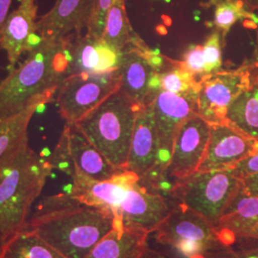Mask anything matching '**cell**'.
Segmentation results:
<instances>
[{"label":"cell","mask_w":258,"mask_h":258,"mask_svg":"<svg viewBox=\"0 0 258 258\" xmlns=\"http://www.w3.org/2000/svg\"><path fill=\"white\" fill-rule=\"evenodd\" d=\"M249 64L230 71L205 74L197 81V112L210 122L225 120L229 106L249 89Z\"/></svg>","instance_id":"obj_9"},{"label":"cell","mask_w":258,"mask_h":258,"mask_svg":"<svg viewBox=\"0 0 258 258\" xmlns=\"http://www.w3.org/2000/svg\"><path fill=\"white\" fill-rule=\"evenodd\" d=\"M13 0H0V37L3 30L4 23L10 14V8Z\"/></svg>","instance_id":"obj_35"},{"label":"cell","mask_w":258,"mask_h":258,"mask_svg":"<svg viewBox=\"0 0 258 258\" xmlns=\"http://www.w3.org/2000/svg\"><path fill=\"white\" fill-rule=\"evenodd\" d=\"M231 173L240 180L258 173V153H251L243 158L230 168Z\"/></svg>","instance_id":"obj_30"},{"label":"cell","mask_w":258,"mask_h":258,"mask_svg":"<svg viewBox=\"0 0 258 258\" xmlns=\"http://www.w3.org/2000/svg\"><path fill=\"white\" fill-rule=\"evenodd\" d=\"M255 245H258V222L231 247H247Z\"/></svg>","instance_id":"obj_32"},{"label":"cell","mask_w":258,"mask_h":258,"mask_svg":"<svg viewBox=\"0 0 258 258\" xmlns=\"http://www.w3.org/2000/svg\"><path fill=\"white\" fill-rule=\"evenodd\" d=\"M48 159L54 169L64 172L72 179L80 176L104 181L123 171L112 166L76 123H65Z\"/></svg>","instance_id":"obj_7"},{"label":"cell","mask_w":258,"mask_h":258,"mask_svg":"<svg viewBox=\"0 0 258 258\" xmlns=\"http://www.w3.org/2000/svg\"><path fill=\"white\" fill-rule=\"evenodd\" d=\"M102 39L118 53L134 45L143 51H148L145 43L134 33L129 22L124 0H113L105 17Z\"/></svg>","instance_id":"obj_23"},{"label":"cell","mask_w":258,"mask_h":258,"mask_svg":"<svg viewBox=\"0 0 258 258\" xmlns=\"http://www.w3.org/2000/svg\"><path fill=\"white\" fill-rule=\"evenodd\" d=\"M25 228L37 232L67 258H86L114 229V217L62 192L42 198Z\"/></svg>","instance_id":"obj_1"},{"label":"cell","mask_w":258,"mask_h":258,"mask_svg":"<svg viewBox=\"0 0 258 258\" xmlns=\"http://www.w3.org/2000/svg\"><path fill=\"white\" fill-rule=\"evenodd\" d=\"M242 186L230 169L196 172L176 181L169 189L171 198L201 215L214 228Z\"/></svg>","instance_id":"obj_5"},{"label":"cell","mask_w":258,"mask_h":258,"mask_svg":"<svg viewBox=\"0 0 258 258\" xmlns=\"http://www.w3.org/2000/svg\"><path fill=\"white\" fill-rule=\"evenodd\" d=\"M37 0H20L19 7L10 13L0 37V49L6 53L12 70L21 55L33 51L40 42L37 33Z\"/></svg>","instance_id":"obj_16"},{"label":"cell","mask_w":258,"mask_h":258,"mask_svg":"<svg viewBox=\"0 0 258 258\" xmlns=\"http://www.w3.org/2000/svg\"><path fill=\"white\" fill-rule=\"evenodd\" d=\"M112 1L113 0H94L92 16L86 35L97 39H102L105 17L110 8Z\"/></svg>","instance_id":"obj_28"},{"label":"cell","mask_w":258,"mask_h":258,"mask_svg":"<svg viewBox=\"0 0 258 258\" xmlns=\"http://www.w3.org/2000/svg\"><path fill=\"white\" fill-rule=\"evenodd\" d=\"M155 188L143 185L141 179L132 184L120 206V221L115 229L126 227L154 232L172 208Z\"/></svg>","instance_id":"obj_14"},{"label":"cell","mask_w":258,"mask_h":258,"mask_svg":"<svg viewBox=\"0 0 258 258\" xmlns=\"http://www.w3.org/2000/svg\"><path fill=\"white\" fill-rule=\"evenodd\" d=\"M53 100L50 97L40 98L18 114L0 118V169L27 148L28 127L34 114Z\"/></svg>","instance_id":"obj_20"},{"label":"cell","mask_w":258,"mask_h":258,"mask_svg":"<svg viewBox=\"0 0 258 258\" xmlns=\"http://www.w3.org/2000/svg\"><path fill=\"white\" fill-rule=\"evenodd\" d=\"M217 258H258V245L227 247L217 253Z\"/></svg>","instance_id":"obj_31"},{"label":"cell","mask_w":258,"mask_h":258,"mask_svg":"<svg viewBox=\"0 0 258 258\" xmlns=\"http://www.w3.org/2000/svg\"><path fill=\"white\" fill-rule=\"evenodd\" d=\"M221 32L215 29L203 45L205 74L217 72L222 66Z\"/></svg>","instance_id":"obj_27"},{"label":"cell","mask_w":258,"mask_h":258,"mask_svg":"<svg viewBox=\"0 0 258 258\" xmlns=\"http://www.w3.org/2000/svg\"><path fill=\"white\" fill-rule=\"evenodd\" d=\"M140 180L127 170L120 171L108 180L95 181L85 177H75L69 194L80 202L96 208L114 217V228L120 221V206L130 186Z\"/></svg>","instance_id":"obj_13"},{"label":"cell","mask_w":258,"mask_h":258,"mask_svg":"<svg viewBox=\"0 0 258 258\" xmlns=\"http://www.w3.org/2000/svg\"><path fill=\"white\" fill-rule=\"evenodd\" d=\"M258 222V196L242 188L222 215L215 230L225 246L231 247Z\"/></svg>","instance_id":"obj_19"},{"label":"cell","mask_w":258,"mask_h":258,"mask_svg":"<svg viewBox=\"0 0 258 258\" xmlns=\"http://www.w3.org/2000/svg\"><path fill=\"white\" fill-rule=\"evenodd\" d=\"M225 120L253 140L258 139V99L250 88L229 106Z\"/></svg>","instance_id":"obj_25"},{"label":"cell","mask_w":258,"mask_h":258,"mask_svg":"<svg viewBox=\"0 0 258 258\" xmlns=\"http://www.w3.org/2000/svg\"><path fill=\"white\" fill-rule=\"evenodd\" d=\"M241 181L242 188L245 190V192L252 196H258V173L248 176Z\"/></svg>","instance_id":"obj_33"},{"label":"cell","mask_w":258,"mask_h":258,"mask_svg":"<svg viewBox=\"0 0 258 258\" xmlns=\"http://www.w3.org/2000/svg\"><path fill=\"white\" fill-rule=\"evenodd\" d=\"M140 258H173L170 256L168 253L164 252V251H160L157 249H152L150 247H148L147 250L145 251V253Z\"/></svg>","instance_id":"obj_36"},{"label":"cell","mask_w":258,"mask_h":258,"mask_svg":"<svg viewBox=\"0 0 258 258\" xmlns=\"http://www.w3.org/2000/svg\"><path fill=\"white\" fill-rule=\"evenodd\" d=\"M211 133V122L195 113L177 130L171 156L165 174L176 181L197 172L206 154Z\"/></svg>","instance_id":"obj_10"},{"label":"cell","mask_w":258,"mask_h":258,"mask_svg":"<svg viewBox=\"0 0 258 258\" xmlns=\"http://www.w3.org/2000/svg\"><path fill=\"white\" fill-rule=\"evenodd\" d=\"M94 8V0H55L54 6L37 20L41 38L60 40L87 32Z\"/></svg>","instance_id":"obj_17"},{"label":"cell","mask_w":258,"mask_h":258,"mask_svg":"<svg viewBox=\"0 0 258 258\" xmlns=\"http://www.w3.org/2000/svg\"><path fill=\"white\" fill-rule=\"evenodd\" d=\"M0 258H67L37 232L24 228L0 246Z\"/></svg>","instance_id":"obj_24"},{"label":"cell","mask_w":258,"mask_h":258,"mask_svg":"<svg viewBox=\"0 0 258 258\" xmlns=\"http://www.w3.org/2000/svg\"><path fill=\"white\" fill-rule=\"evenodd\" d=\"M53 166L28 146L0 169V246L23 230Z\"/></svg>","instance_id":"obj_3"},{"label":"cell","mask_w":258,"mask_h":258,"mask_svg":"<svg viewBox=\"0 0 258 258\" xmlns=\"http://www.w3.org/2000/svg\"><path fill=\"white\" fill-rule=\"evenodd\" d=\"M247 9L250 12H255L258 10V0H241Z\"/></svg>","instance_id":"obj_37"},{"label":"cell","mask_w":258,"mask_h":258,"mask_svg":"<svg viewBox=\"0 0 258 258\" xmlns=\"http://www.w3.org/2000/svg\"><path fill=\"white\" fill-rule=\"evenodd\" d=\"M125 170L142 180H153L158 170L164 173L160 163V143L151 102L142 105L136 114Z\"/></svg>","instance_id":"obj_12"},{"label":"cell","mask_w":258,"mask_h":258,"mask_svg":"<svg viewBox=\"0 0 258 258\" xmlns=\"http://www.w3.org/2000/svg\"><path fill=\"white\" fill-rule=\"evenodd\" d=\"M148 51H143L134 45L125 48L120 53L117 69L120 75V88L139 105L147 103L149 95L148 81L155 71L148 62Z\"/></svg>","instance_id":"obj_21"},{"label":"cell","mask_w":258,"mask_h":258,"mask_svg":"<svg viewBox=\"0 0 258 258\" xmlns=\"http://www.w3.org/2000/svg\"><path fill=\"white\" fill-rule=\"evenodd\" d=\"M156 241L183 258H198L225 248L215 228L184 204L176 202L154 231Z\"/></svg>","instance_id":"obj_6"},{"label":"cell","mask_w":258,"mask_h":258,"mask_svg":"<svg viewBox=\"0 0 258 258\" xmlns=\"http://www.w3.org/2000/svg\"><path fill=\"white\" fill-rule=\"evenodd\" d=\"M173 62L175 64L171 69L159 73L161 88L177 94H183L194 89L197 85L196 78L184 69L179 61Z\"/></svg>","instance_id":"obj_26"},{"label":"cell","mask_w":258,"mask_h":258,"mask_svg":"<svg viewBox=\"0 0 258 258\" xmlns=\"http://www.w3.org/2000/svg\"><path fill=\"white\" fill-rule=\"evenodd\" d=\"M63 39L69 59L68 74H107L118 69L120 53L102 39L94 38L86 33Z\"/></svg>","instance_id":"obj_18"},{"label":"cell","mask_w":258,"mask_h":258,"mask_svg":"<svg viewBox=\"0 0 258 258\" xmlns=\"http://www.w3.org/2000/svg\"><path fill=\"white\" fill-rule=\"evenodd\" d=\"M120 88L118 70L107 74L69 75L55 94L58 113L66 122L77 123Z\"/></svg>","instance_id":"obj_8"},{"label":"cell","mask_w":258,"mask_h":258,"mask_svg":"<svg viewBox=\"0 0 258 258\" xmlns=\"http://www.w3.org/2000/svg\"><path fill=\"white\" fill-rule=\"evenodd\" d=\"M68 69L64 39L41 38L26 59L0 81V118L18 114L40 98L54 99Z\"/></svg>","instance_id":"obj_2"},{"label":"cell","mask_w":258,"mask_h":258,"mask_svg":"<svg viewBox=\"0 0 258 258\" xmlns=\"http://www.w3.org/2000/svg\"><path fill=\"white\" fill-rule=\"evenodd\" d=\"M253 153H258V139L254 140V147H253Z\"/></svg>","instance_id":"obj_39"},{"label":"cell","mask_w":258,"mask_h":258,"mask_svg":"<svg viewBox=\"0 0 258 258\" xmlns=\"http://www.w3.org/2000/svg\"><path fill=\"white\" fill-rule=\"evenodd\" d=\"M141 106L120 88L76 124L112 166L125 170Z\"/></svg>","instance_id":"obj_4"},{"label":"cell","mask_w":258,"mask_h":258,"mask_svg":"<svg viewBox=\"0 0 258 258\" xmlns=\"http://www.w3.org/2000/svg\"><path fill=\"white\" fill-rule=\"evenodd\" d=\"M254 140L227 120L211 122L210 140L197 172L230 169L240 160L253 153Z\"/></svg>","instance_id":"obj_15"},{"label":"cell","mask_w":258,"mask_h":258,"mask_svg":"<svg viewBox=\"0 0 258 258\" xmlns=\"http://www.w3.org/2000/svg\"><path fill=\"white\" fill-rule=\"evenodd\" d=\"M249 79H250V90L258 99V64L251 62L249 64Z\"/></svg>","instance_id":"obj_34"},{"label":"cell","mask_w":258,"mask_h":258,"mask_svg":"<svg viewBox=\"0 0 258 258\" xmlns=\"http://www.w3.org/2000/svg\"><path fill=\"white\" fill-rule=\"evenodd\" d=\"M180 65L194 77H202L205 75V57L203 46L191 45L185 51L183 60Z\"/></svg>","instance_id":"obj_29"},{"label":"cell","mask_w":258,"mask_h":258,"mask_svg":"<svg viewBox=\"0 0 258 258\" xmlns=\"http://www.w3.org/2000/svg\"><path fill=\"white\" fill-rule=\"evenodd\" d=\"M256 14L258 18V10L254 12ZM254 28L256 29V39H255V45H254V51H253V61L254 63L258 64V20L257 22L255 23V26Z\"/></svg>","instance_id":"obj_38"},{"label":"cell","mask_w":258,"mask_h":258,"mask_svg":"<svg viewBox=\"0 0 258 258\" xmlns=\"http://www.w3.org/2000/svg\"><path fill=\"white\" fill-rule=\"evenodd\" d=\"M151 102L160 143V163L165 174L177 130L187 118L198 113L196 87L183 94L161 89Z\"/></svg>","instance_id":"obj_11"},{"label":"cell","mask_w":258,"mask_h":258,"mask_svg":"<svg viewBox=\"0 0 258 258\" xmlns=\"http://www.w3.org/2000/svg\"><path fill=\"white\" fill-rule=\"evenodd\" d=\"M149 234L134 228H114L95 245L86 258H140L149 247Z\"/></svg>","instance_id":"obj_22"}]
</instances>
